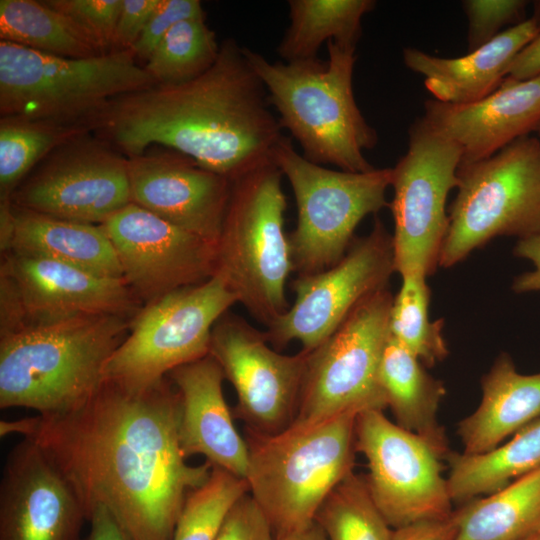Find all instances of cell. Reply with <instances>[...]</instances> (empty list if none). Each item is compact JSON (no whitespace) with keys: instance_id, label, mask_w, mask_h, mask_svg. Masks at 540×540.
<instances>
[{"instance_id":"1","label":"cell","mask_w":540,"mask_h":540,"mask_svg":"<svg viewBox=\"0 0 540 540\" xmlns=\"http://www.w3.org/2000/svg\"><path fill=\"white\" fill-rule=\"evenodd\" d=\"M179 413V394L167 377L140 390L104 381L74 410L23 418L21 436L59 468L87 521L103 506L131 540H173L188 494L212 470L207 461L187 463Z\"/></svg>"},{"instance_id":"2","label":"cell","mask_w":540,"mask_h":540,"mask_svg":"<svg viewBox=\"0 0 540 540\" xmlns=\"http://www.w3.org/2000/svg\"><path fill=\"white\" fill-rule=\"evenodd\" d=\"M266 88L232 38L215 63L178 84H155L113 99L93 131L127 158L164 146L231 181L273 162L283 138Z\"/></svg>"},{"instance_id":"3","label":"cell","mask_w":540,"mask_h":540,"mask_svg":"<svg viewBox=\"0 0 540 540\" xmlns=\"http://www.w3.org/2000/svg\"><path fill=\"white\" fill-rule=\"evenodd\" d=\"M132 319L88 315L1 333L0 408L49 416L87 402L102 386L105 365Z\"/></svg>"},{"instance_id":"4","label":"cell","mask_w":540,"mask_h":540,"mask_svg":"<svg viewBox=\"0 0 540 540\" xmlns=\"http://www.w3.org/2000/svg\"><path fill=\"white\" fill-rule=\"evenodd\" d=\"M328 60L270 62L243 47L245 57L264 84L279 122L302 148V156L318 165L348 172L374 167L364 150L378 137L354 98L352 78L356 46L327 43Z\"/></svg>"},{"instance_id":"5","label":"cell","mask_w":540,"mask_h":540,"mask_svg":"<svg viewBox=\"0 0 540 540\" xmlns=\"http://www.w3.org/2000/svg\"><path fill=\"white\" fill-rule=\"evenodd\" d=\"M358 414L289 426L276 434L247 429L249 494L275 539L312 524L330 492L353 473Z\"/></svg>"},{"instance_id":"6","label":"cell","mask_w":540,"mask_h":540,"mask_svg":"<svg viewBox=\"0 0 540 540\" xmlns=\"http://www.w3.org/2000/svg\"><path fill=\"white\" fill-rule=\"evenodd\" d=\"M132 50L56 56L0 40V118L85 125L115 98L156 84Z\"/></svg>"},{"instance_id":"7","label":"cell","mask_w":540,"mask_h":540,"mask_svg":"<svg viewBox=\"0 0 540 540\" xmlns=\"http://www.w3.org/2000/svg\"><path fill=\"white\" fill-rule=\"evenodd\" d=\"M282 172L273 162L232 180L216 244V273L249 314L268 327L289 306L285 286L293 272Z\"/></svg>"},{"instance_id":"8","label":"cell","mask_w":540,"mask_h":540,"mask_svg":"<svg viewBox=\"0 0 540 540\" xmlns=\"http://www.w3.org/2000/svg\"><path fill=\"white\" fill-rule=\"evenodd\" d=\"M291 186L297 223L288 235L293 272L297 276L324 271L343 258L359 223L389 207L386 191L392 168L367 172L332 170L299 154L283 136L273 156Z\"/></svg>"},{"instance_id":"9","label":"cell","mask_w":540,"mask_h":540,"mask_svg":"<svg viewBox=\"0 0 540 540\" xmlns=\"http://www.w3.org/2000/svg\"><path fill=\"white\" fill-rule=\"evenodd\" d=\"M458 177L440 267L456 265L496 237L540 233L537 137H521L489 158L459 166Z\"/></svg>"},{"instance_id":"10","label":"cell","mask_w":540,"mask_h":540,"mask_svg":"<svg viewBox=\"0 0 540 540\" xmlns=\"http://www.w3.org/2000/svg\"><path fill=\"white\" fill-rule=\"evenodd\" d=\"M238 303L218 274L145 304L104 368V381L145 389L209 354L215 323Z\"/></svg>"},{"instance_id":"11","label":"cell","mask_w":540,"mask_h":540,"mask_svg":"<svg viewBox=\"0 0 540 540\" xmlns=\"http://www.w3.org/2000/svg\"><path fill=\"white\" fill-rule=\"evenodd\" d=\"M394 296L383 288L364 299L320 346L309 352L299 404L290 426L387 407L379 366L389 336Z\"/></svg>"},{"instance_id":"12","label":"cell","mask_w":540,"mask_h":540,"mask_svg":"<svg viewBox=\"0 0 540 540\" xmlns=\"http://www.w3.org/2000/svg\"><path fill=\"white\" fill-rule=\"evenodd\" d=\"M461 153L421 118L409 130L407 152L392 167L395 272L432 275L439 266L449 216L446 200L459 184Z\"/></svg>"},{"instance_id":"13","label":"cell","mask_w":540,"mask_h":540,"mask_svg":"<svg viewBox=\"0 0 540 540\" xmlns=\"http://www.w3.org/2000/svg\"><path fill=\"white\" fill-rule=\"evenodd\" d=\"M394 272L392 235L376 217L372 230L354 238L335 265L292 281L294 303L266 327L269 344L282 348L299 341L302 350L313 351L364 299L388 287Z\"/></svg>"},{"instance_id":"14","label":"cell","mask_w":540,"mask_h":540,"mask_svg":"<svg viewBox=\"0 0 540 540\" xmlns=\"http://www.w3.org/2000/svg\"><path fill=\"white\" fill-rule=\"evenodd\" d=\"M356 450L367 460L370 494L393 529L450 516L452 498L441 456L382 410L357 415Z\"/></svg>"},{"instance_id":"15","label":"cell","mask_w":540,"mask_h":540,"mask_svg":"<svg viewBox=\"0 0 540 540\" xmlns=\"http://www.w3.org/2000/svg\"><path fill=\"white\" fill-rule=\"evenodd\" d=\"M0 279L1 333L88 315L132 318L142 308L124 278L50 259L5 252Z\"/></svg>"},{"instance_id":"16","label":"cell","mask_w":540,"mask_h":540,"mask_svg":"<svg viewBox=\"0 0 540 540\" xmlns=\"http://www.w3.org/2000/svg\"><path fill=\"white\" fill-rule=\"evenodd\" d=\"M79 135L47 155L10 196L13 205L58 219L101 225L132 202L128 158Z\"/></svg>"},{"instance_id":"17","label":"cell","mask_w":540,"mask_h":540,"mask_svg":"<svg viewBox=\"0 0 540 540\" xmlns=\"http://www.w3.org/2000/svg\"><path fill=\"white\" fill-rule=\"evenodd\" d=\"M209 354L237 395L234 418L246 429L276 434L295 419L309 352L281 354L269 346L264 331L226 312L215 323Z\"/></svg>"},{"instance_id":"18","label":"cell","mask_w":540,"mask_h":540,"mask_svg":"<svg viewBox=\"0 0 540 540\" xmlns=\"http://www.w3.org/2000/svg\"><path fill=\"white\" fill-rule=\"evenodd\" d=\"M101 228L141 302L197 285L216 273V246L131 202Z\"/></svg>"},{"instance_id":"19","label":"cell","mask_w":540,"mask_h":540,"mask_svg":"<svg viewBox=\"0 0 540 540\" xmlns=\"http://www.w3.org/2000/svg\"><path fill=\"white\" fill-rule=\"evenodd\" d=\"M85 510L59 468L23 438L8 453L0 481V540H83Z\"/></svg>"},{"instance_id":"20","label":"cell","mask_w":540,"mask_h":540,"mask_svg":"<svg viewBox=\"0 0 540 540\" xmlns=\"http://www.w3.org/2000/svg\"><path fill=\"white\" fill-rule=\"evenodd\" d=\"M132 202L216 246L232 181L174 150L128 158Z\"/></svg>"},{"instance_id":"21","label":"cell","mask_w":540,"mask_h":540,"mask_svg":"<svg viewBox=\"0 0 540 540\" xmlns=\"http://www.w3.org/2000/svg\"><path fill=\"white\" fill-rule=\"evenodd\" d=\"M423 121L458 147L460 166L491 157L540 124V75L506 77L488 96L467 104L435 99L424 104Z\"/></svg>"},{"instance_id":"22","label":"cell","mask_w":540,"mask_h":540,"mask_svg":"<svg viewBox=\"0 0 540 540\" xmlns=\"http://www.w3.org/2000/svg\"><path fill=\"white\" fill-rule=\"evenodd\" d=\"M167 378L180 398L179 443L184 457L201 455L246 480L249 450L223 394V371L208 354L172 370Z\"/></svg>"},{"instance_id":"23","label":"cell","mask_w":540,"mask_h":540,"mask_svg":"<svg viewBox=\"0 0 540 540\" xmlns=\"http://www.w3.org/2000/svg\"><path fill=\"white\" fill-rule=\"evenodd\" d=\"M533 15L500 32L492 40L457 58H442L416 48H405L403 61L425 77L424 83L435 100L467 104L494 92L507 77L518 55L540 34V4Z\"/></svg>"},{"instance_id":"24","label":"cell","mask_w":540,"mask_h":540,"mask_svg":"<svg viewBox=\"0 0 540 540\" xmlns=\"http://www.w3.org/2000/svg\"><path fill=\"white\" fill-rule=\"evenodd\" d=\"M4 252L65 263L90 273L123 278L116 252L100 225L54 218L1 200Z\"/></svg>"},{"instance_id":"25","label":"cell","mask_w":540,"mask_h":540,"mask_svg":"<svg viewBox=\"0 0 540 540\" xmlns=\"http://www.w3.org/2000/svg\"><path fill=\"white\" fill-rule=\"evenodd\" d=\"M477 409L459 424L463 453L493 450L503 440L540 418V372L521 374L507 353H501L481 379Z\"/></svg>"},{"instance_id":"26","label":"cell","mask_w":540,"mask_h":540,"mask_svg":"<svg viewBox=\"0 0 540 540\" xmlns=\"http://www.w3.org/2000/svg\"><path fill=\"white\" fill-rule=\"evenodd\" d=\"M379 382L395 423L426 440L445 458L449 446L437 416L444 384L393 336H388L379 366Z\"/></svg>"},{"instance_id":"27","label":"cell","mask_w":540,"mask_h":540,"mask_svg":"<svg viewBox=\"0 0 540 540\" xmlns=\"http://www.w3.org/2000/svg\"><path fill=\"white\" fill-rule=\"evenodd\" d=\"M506 443L482 454L449 451L448 488L453 502L466 503L491 494L540 468V418L529 423Z\"/></svg>"},{"instance_id":"28","label":"cell","mask_w":540,"mask_h":540,"mask_svg":"<svg viewBox=\"0 0 540 540\" xmlns=\"http://www.w3.org/2000/svg\"><path fill=\"white\" fill-rule=\"evenodd\" d=\"M456 510L453 540H528L540 535V468Z\"/></svg>"},{"instance_id":"29","label":"cell","mask_w":540,"mask_h":540,"mask_svg":"<svg viewBox=\"0 0 540 540\" xmlns=\"http://www.w3.org/2000/svg\"><path fill=\"white\" fill-rule=\"evenodd\" d=\"M372 0H289L290 24L277 53L287 63L318 58L326 41L356 46Z\"/></svg>"},{"instance_id":"30","label":"cell","mask_w":540,"mask_h":540,"mask_svg":"<svg viewBox=\"0 0 540 540\" xmlns=\"http://www.w3.org/2000/svg\"><path fill=\"white\" fill-rule=\"evenodd\" d=\"M0 39L67 58L106 54L74 21L44 1L0 0Z\"/></svg>"},{"instance_id":"31","label":"cell","mask_w":540,"mask_h":540,"mask_svg":"<svg viewBox=\"0 0 540 540\" xmlns=\"http://www.w3.org/2000/svg\"><path fill=\"white\" fill-rule=\"evenodd\" d=\"M89 131L85 125L0 118L1 200L9 199L28 173L54 149Z\"/></svg>"},{"instance_id":"32","label":"cell","mask_w":540,"mask_h":540,"mask_svg":"<svg viewBox=\"0 0 540 540\" xmlns=\"http://www.w3.org/2000/svg\"><path fill=\"white\" fill-rule=\"evenodd\" d=\"M220 44L205 15L176 23L146 60L144 69L156 84H178L206 72L217 60Z\"/></svg>"},{"instance_id":"33","label":"cell","mask_w":540,"mask_h":540,"mask_svg":"<svg viewBox=\"0 0 540 540\" xmlns=\"http://www.w3.org/2000/svg\"><path fill=\"white\" fill-rule=\"evenodd\" d=\"M314 522L326 540H391L394 531L375 504L366 477L354 472L330 492Z\"/></svg>"},{"instance_id":"34","label":"cell","mask_w":540,"mask_h":540,"mask_svg":"<svg viewBox=\"0 0 540 540\" xmlns=\"http://www.w3.org/2000/svg\"><path fill=\"white\" fill-rule=\"evenodd\" d=\"M431 291L422 276L402 277L389 316V333L410 350L425 367H432L448 356L443 337V319L429 318Z\"/></svg>"},{"instance_id":"35","label":"cell","mask_w":540,"mask_h":540,"mask_svg":"<svg viewBox=\"0 0 540 540\" xmlns=\"http://www.w3.org/2000/svg\"><path fill=\"white\" fill-rule=\"evenodd\" d=\"M248 492L245 479L212 467L206 482L188 494L173 540H215L231 507Z\"/></svg>"},{"instance_id":"36","label":"cell","mask_w":540,"mask_h":540,"mask_svg":"<svg viewBox=\"0 0 540 540\" xmlns=\"http://www.w3.org/2000/svg\"><path fill=\"white\" fill-rule=\"evenodd\" d=\"M44 3L74 21L104 52L114 51L113 38L122 0H46Z\"/></svg>"},{"instance_id":"37","label":"cell","mask_w":540,"mask_h":540,"mask_svg":"<svg viewBox=\"0 0 540 540\" xmlns=\"http://www.w3.org/2000/svg\"><path fill=\"white\" fill-rule=\"evenodd\" d=\"M527 2L523 0H467L463 8L468 18V49L473 51L498 35L508 24L524 21Z\"/></svg>"},{"instance_id":"38","label":"cell","mask_w":540,"mask_h":540,"mask_svg":"<svg viewBox=\"0 0 540 540\" xmlns=\"http://www.w3.org/2000/svg\"><path fill=\"white\" fill-rule=\"evenodd\" d=\"M205 15L199 0H158L142 34L131 48L145 61L161 39L179 21Z\"/></svg>"},{"instance_id":"39","label":"cell","mask_w":540,"mask_h":540,"mask_svg":"<svg viewBox=\"0 0 540 540\" xmlns=\"http://www.w3.org/2000/svg\"><path fill=\"white\" fill-rule=\"evenodd\" d=\"M262 510L248 493L227 513L215 540H274Z\"/></svg>"},{"instance_id":"40","label":"cell","mask_w":540,"mask_h":540,"mask_svg":"<svg viewBox=\"0 0 540 540\" xmlns=\"http://www.w3.org/2000/svg\"><path fill=\"white\" fill-rule=\"evenodd\" d=\"M158 0H122L113 50H131L142 34Z\"/></svg>"},{"instance_id":"41","label":"cell","mask_w":540,"mask_h":540,"mask_svg":"<svg viewBox=\"0 0 540 540\" xmlns=\"http://www.w3.org/2000/svg\"><path fill=\"white\" fill-rule=\"evenodd\" d=\"M457 530L455 511L441 519L419 521L394 529L391 540H453Z\"/></svg>"},{"instance_id":"42","label":"cell","mask_w":540,"mask_h":540,"mask_svg":"<svg viewBox=\"0 0 540 540\" xmlns=\"http://www.w3.org/2000/svg\"><path fill=\"white\" fill-rule=\"evenodd\" d=\"M514 254L529 260L533 270L517 276L512 283V290L518 294L540 291V233L519 239Z\"/></svg>"},{"instance_id":"43","label":"cell","mask_w":540,"mask_h":540,"mask_svg":"<svg viewBox=\"0 0 540 540\" xmlns=\"http://www.w3.org/2000/svg\"><path fill=\"white\" fill-rule=\"evenodd\" d=\"M87 522L89 530L83 540H131L113 515L103 506L95 507Z\"/></svg>"},{"instance_id":"44","label":"cell","mask_w":540,"mask_h":540,"mask_svg":"<svg viewBox=\"0 0 540 540\" xmlns=\"http://www.w3.org/2000/svg\"><path fill=\"white\" fill-rule=\"evenodd\" d=\"M540 75V34L524 47L512 61L507 77L527 80Z\"/></svg>"},{"instance_id":"45","label":"cell","mask_w":540,"mask_h":540,"mask_svg":"<svg viewBox=\"0 0 540 540\" xmlns=\"http://www.w3.org/2000/svg\"><path fill=\"white\" fill-rule=\"evenodd\" d=\"M274 540H326V537L319 525L313 522L308 527L300 531L276 538Z\"/></svg>"},{"instance_id":"46","label":"cell","mask_w":540,"mask_h":540,"mask_svg":"<svg viewBox=\"0 0 540 540\" xmlns=\"http://www.w3.org/2000/svg\"><path fill=\"white\" fill-rule=\"evenodd\" d=\"M535 132L537 133V135H538V137H537V138H538V139H539V141H540V124H539V126H538V128L536 129V131H535Z\"/></svg>"},{"instance_id":"47","label":"cell","mask_w":540,"mask_h":540,"mask_svg":"<svg viewBox=\"0 0 540 540\" xmlns=\"http://www.w3.org/2000/svg\"><path fill=\"white\" fill-rule=\"evenodd\" d=\"M528 540H540V535L534 536Z\"/></svg>"}]
</instances>
